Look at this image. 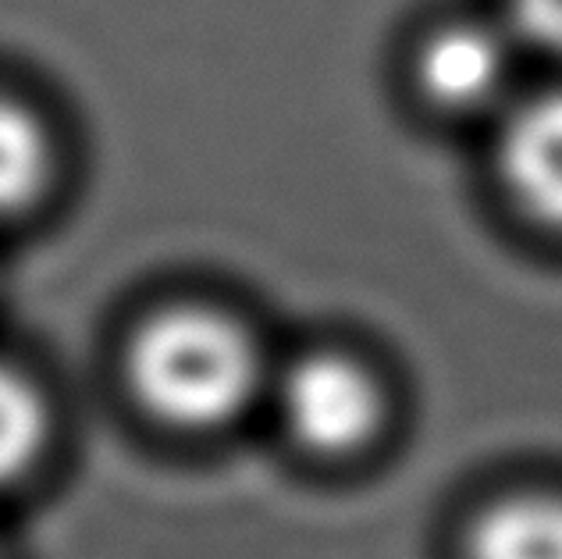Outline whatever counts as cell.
Returning a JSON list of instances; mask_svg holds the SVG:
<instances>
[{
    "label": "cell",
    "instance_id": "obj_1",
    "mask_svg": "<svg viewBox=\"0 0 562 559\" xmlns=\"http://www.w3.org/2000/svg\"><path fill=\"white\" fill-rule=\"evenodd\" d=\"M125 367L136 400L182 432L239 421L271 381L257 338L211 306H168L143 321Z\"/></svg>",
    "mask_w": 562,
    "mask_h": 559
},
{
    "label": "cell",
    "instance_id": "obj_2",
    "mask_svg": "<svg viewBox=\"0 0 562 559\" xmlns=\"http://www.w3.org/2000/svg\"><path fill=\"white\" fill-rule=\"evenodd\" d=\"M268 395L285 432L310 452L346 456L363 449L384 421L378 378L346 353H303L271 374Z\"/></svg>",
    "mask_w": 562,
    "mask_h": 559
},
{
    "label": "cell",
    "instance_id": "obj_3",
    "mask_svg": "<svg viewBox=\"0 0 562 559\" xmlns=\"http://www.w3.org/2000/svg\"><path fill=\"white\" fill-rule=\"evenodd\" d=\"M520 43L498 19H449L424 36L417 82L441 108L470 111L506 97Z\"/></svg>",
    "mask_w": 562,
    "mask_h": 559
},
{
    "label": "cell",
    "instance_id": "obj_4",
    "mask_svg": "<svg viewBox=\"0 0 562 559\" xmlns=\"http://www.w3.org/2000/svg\"><path fill=\"white\" fill-rule=\"evenodd\" d=\"M498 171L524 214L562 232V86L509 108L498 136Z\"/></svg>",
    "mask_w": 562,
    "mask_h": 559
},
{
    "label": "cell",
    "instance_id": "obj_5",
    "mask_svg": "<svg viewBox=\"0 0 562 559\" xmlns=\"http://www.w3.org/2000/svg\"><path fill=\"white\" fill-rule=\"evenodd\" d=\"M467 559H562V495L516 492L477 513Z\"/></svg>",
    "mask_w": 562,
    "mask_h": 559
},
{
    "label": "cell",
    "instance_id": "obj_6",
    "mask_svg": "<svg viewBox=\"0 0 562 559\" xmlns=\"http://www.w3.org/2000/svg\"><path fill=\"white\" fill-rule=\"evenodd\" d=\"M54 171L50 136L40 118L0 93V222L19 217L47 193Z\"/></svg>",
    "mask_w": 562,
    "mask_h": 559
},
{
    "label": "cell",
    "instance_id": "obj_7",
    "mask_svg": "<svg viewBox=\"0 0 562 559\" xmlns=\"http://www.w3.org/2000/svg\"><path fill=\"white\" fill-rule=\"evenodd\" d=\"M50 410L22 371L0 364V489L36 467L47 449Z\"/></svg>",
    "mask_w": 562,
    "mask_h": 559
},
{
    "label": "cell",
    "instance_id": "obj_8",
    "mask_svg": "<svg viewBox=\"0 0 562 559\" xmlns=\"http://www.w3.org/2000/svg\"><path fill=\"white\" fill-rule=\"evenodd\" d=\"M498 19L520 51L562 65V0H502Z\"/></svg>",
    "mask_w": 562,
    "mask_h": 559
}]
</instances>
